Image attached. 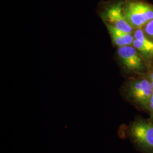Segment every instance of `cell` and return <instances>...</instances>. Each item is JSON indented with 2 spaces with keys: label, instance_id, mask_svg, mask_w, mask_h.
<instances>
[{
  "label": "cell",
  "instance_id": "cell-2",
  "mask_svg": "<svg viewBox=\"0 0 153 153\" xmlns=\"http://www.w3.org/2000/svg\"><path fill=\"white\" fill-rule=\"evenodd\" d=\"M122 93L126 100L138 110L148 113L153 88L146 76L131 79L124 85Z\"/></svg>",
  "mask_w": 153,
  "mask_h": 153
},
{
  "label": "cell",
  "instance_id": "cell-1",
  "mask_svg": "<svg viewBox=\"0 0 153 153\" xmlns=\"http://www.w3.org/2000/svg\"><path fill=\"white\" fill-rule=\"evenodd\" d=\"M118 135L129 140L141 153H153V123L141 116L135 117L128 124L121 125Z\"/></svg>",
  "mask_w": 153,
  "mask_h": 153
},
{
  "label": "cell",
  "instance_id": "cell-10",
  "mask_svg": "<svg viewBox=\"0 0 153 153\" xmlns=\"http://www.w3.org/2000/svg\"><path fill=\"white\" fill-rule=\"evenodd\" d=\"M146 78H148L149 79L150 82L151 83L152 86L153 88V68H152L150 69L149 71H148V73H146V76H145Z\"/></svg>",
  "mask_w": 153,
  "mask_h": 153
},
{
  "label": "cell",
  "instance_id": "cell-8",
  "mask_svg": "<svg viewBox=\"0 0 153 153\" xmlns=\"http://www.w3.org/2000/svg\"><path fill=\"white\" fill-rule=\"evenodd\" d=\"M143 31L148 38L153 41V19L145 26Z\"/></svg>",
  "mask_w": 153,
  "mask_h": 153
},
{
  "label": "cell",
  "instance_id": "cell-7",
  "mask_svg": "<svg viewBox=\"0 0 153 153\" xmlns=\"http://www.w3.org/2000/svg\"><path fill=\"white\" fill-rule=\"evenodd\" d=\"M106 26L108 28L113 43L116 46L121 47L132 45L134 40L132 33H126L107 23H106Z\"/></svg>",
  "mask_w": 153,
  "mask_h": 153
},
{
  "label": "cell",
  "instance_id": "cell-5",
  "mask_svg": "<svg viewBox=\"0 0 153 153\" xmlns=\"http://www.w3.org/2000/svg\"><path fill=\"white\" fill-rule=\"evenodd\" d=\"M117 55L121 63L127 70L138 73L145 71L146 66L142 57L133 46L119 47Z\"/></svg>",
  "mask_w": 153,
  "mask_h": 153
},
{
  "label": "cell",
  "instance_id": "cell-9",
  "mask_svg": "<svg viewBox=\"0 0 153 153\" xmlns=\"http://www.w3.org/2000/svg\"><path fill=\"white\" fill-rule=\"evenodd\" d=\"M147 114L149 115L148 119L153 123V93L151 99H150V102H149V108H148Z\"/></svg>",
  "mask_w": 153,
  "mask_h": 153
},
{
  "label": "cell",
  "instance_id": "cell-4",
  "mask_svg": "<svg viewBox=\"0 0 153 153\" xmlns=\"http://www.w3.org/2000/svg\"><path fill=\"white\" fill-rule=\"evenodd\" d=\"M123 2L119 0L109 2L103 6L100 12L106 23L126 33H132L133 28L127 22L123 12Z\"/></svg>",
  "mask_w": 153,
  "mask_h": 153
},
{
  "label": "cell",
  "instance_id": "cell-3",
  "mask_svg": "<svg viewBox=\"0 0 153 153\" xmlns=\"http://www.w3.org/2000/svg\"><path fill=\"white\" fill-rule=\"evenodd\" d=\"M123 12L134 30L142 29L153 19V5L142 0H124Z\"/></svg>",
  "mask_w": 153,
  "mask_h": 153
},
{
  "label": "cell",
  "instance_id": "cell-6",
  "mask_svg": "<svg viewBox=\"0 0 153 153\" xmlns=\"http://www.w3.org/2000/svg\"><path fill=\"white\" fill-rule=\"evenodd\" d=\"M134 40L132 46L141 56L147 60L153 59V41L149 38L142 30L137 29L133 33Z\"/></svg>",
  "mask_w": 153,
  "mask_h": 153
}]
</instances>
